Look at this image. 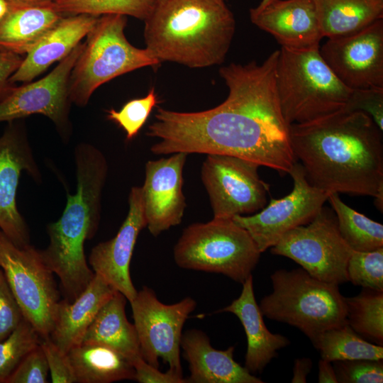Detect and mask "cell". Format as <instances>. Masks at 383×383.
<instances>
[{"label": "cell", "mask_w": 383, "mask_h": 383, "mask_svg": "<svg viewBox=\"0 0 383 383\" xmlns=\"http://www.w3.org/2000/svg\"><path fill=\"white\" fill-rule=\"evenodd\" d=\"M278 55L275 50L262 64L222 67L219 74L228 95L213 109L179 112L157 108L147 132L158 139L151 152L228 155L289 174L296 160L276 89Z\"/></svg>", "instance_id": "6da1fadb"}, {"label": "cell", "mask_w": 383, "mask_h": 383, "mask_svg": "<svg viewBox=\"0 0 383 383\" xmlns=\"http://www.w3.org/2000/svg\"><path fill=\"white\" fill-rule=\"evenodd\" d=\"M296 160L313 187L374 197L383 190L382 131L362 111L340 110L290 125Z\"/></svg>", "instance_id": "7a4b0ae2"}, {"label": "cell", "mask_w": 383, "mask_h": 383, "mask_svg": "<svg viewBox=\"0 0 383 383\" xmlns=\"http://www.w3.org/2000/svg\"><path fill=\"white\" fill-rule=\"evenodd\" d=\"M144 21L146 48L160 62L192 68L223 63L235 28L224 0H161Z\"/></svg>", "instance_id": "3957f363"}, {"label": "cell", "mask_w": 383, "mask_h": 383, "mask_svg": "<svg viewBox=\"0 0 383 383\" xmlns=\"http://www.w3.org/2000/svg\"><path fill=\"white\" fill-rule=\"evenodd\" d=\"M77 188L67 194L60 218L47 226L50 241L44 249L50 261L66 270H79L87 264L84 243L96 234L101 219V196L107 174L104 155L89 143L74 150Z\"/></svg>", "instance_id": "277c9868"}, {"label": "cell", "mask_w": 383, "mask_h": 383, "mask_svg": "<svg viewBox=\"0 0 383 383\" xmlns=\"http://www.w3.org/2000/svg\"><path fill=\"white\" fill-rule=\"evenodd\" d=\"M275 83L282 113L289 125L344 109L353 91L332 72L319 48L294 50L281 47Z\"/></svg>", "instance_id": "5b68a950"}, {"label": "cell", "mask_w": 383, "mask_h": 383, "mask_svg": "<svg viewBox=\"0 0 383 383\" xmlns=\"http://www.w3.org/2000/svg\"><path fill=\"white\" fill-rule=\"evenodd\" d=\"M270 279L272 292L259 305L269 319L297 328L311 342L347 323L345 297L338 285L318 279L301 267L276 270Z\"/></svg>", "instance_id": "8992f818"}, {"label": "cell", "mask_w": 383, "mask_h": 383, "mask_svg": "<svg viewBox=\"0 0 383 383\" xmlns=\"http://www.w3.org/2000/svg\"><path fill=\"white\" fill-rule=\"evenodd\" d=\"M126 23L123 15L99 17L87 35L70 74L68 91L71 102L84 106L103 84L135 70L160 64L148 48H135L128 41L124 34Z\"/></svg>", "instance_id": "52a82bcc"}, {"label": "cell", "mask_w": 383, "mask_h": 383, "mask_svg": "<svg viewBox=\"0 0 383 383\" xmlns=\"http://www.w3.org/2000/svg\"><path fill=\"white\" fill-rule=\"evenodd\" d=\"M261 252L249 233L232 218H216L185 228L173 250L181 268L222 274L243 284Z\"/></svg>", "instance_id": "ba28073f"}, {"label": "cell", "mask_w": 383, "mask_h": 383, "mask_svg": "<svg viewBox=\"0 0 383 383\" xmlns=\"http://www.w3.org/2000/svg\"><path fill=\"white\" fill-rule=\"evenodd\" d=\"M0 268L23 318L42 338L49 337L60 293L40 250L30 244L17 246L0 230Z\"/></svg>", "instance_id": "9c48e42d"}, {"label": "cell", "mask_w": 383, "mask_h": 383, "mask_svg": "<svg viewBox=\"0 0 383 383\" xmlns=\"http://www.w3.org/2000/svg\"><path fill=\"white\" fill-rule=\"evenodd\" d=\"M271 253L287 257L321 281L348 282L347 266L353 250L340 235L334 211L323 207L309 223L286 233Z\"/></svg>", "instance_id": "30bf717a"}, {"label": "cell", "mask_w": 383, "mask_h": 383, "mask_svg": "<svg viewBox=\"0 0 383 383\" xmlns=\"http://www.w3.org/2000/svg\"><path fill=\"white\" fill-rule=\"evenodd\" d=\"M143 358L159 367V359L169 370L182 374L180 348L182 328L196 302L186 297L172 304L161 302L151 288L143 286L130 302Z\"/></svg>", "instance_id": "8fae6325"}, {"label": "cell", "mask_w": 383, "mask_h": 383, "mask_svg": "<svg viewBox=\"0 0 383 383\" xmlns=\"http://www.w3.org/2000/svg\"><path fill=\"white\" fill-rule=\"evenodd\" d=\"M260 165L238 157L207 154L201 170L213 218L252 214L267 204L270 185L258 174Z\"/></svg>", "instance_id": "7c38bea8"}, {"label": "cell", "mask_w": 383, "mask_h": 383, "mask_svg": "<svg viewBox=\"0 0 383 383\" xmlns=\"http://www.w3.org/2000/svg\"><path fill=\"white\" fill-rule=\"evenodd\" d=\"M289 174L294 182L289 194L271 199L267 206L255 214L232 218L249 233L261 253L273 247L288 231L311 222L328 199V193L309 183L301 164L296 162Z\"/></svg>", "instance_id": "4fadbf2b"}, {"label": "cell", "mask_w": 383, "mask_h": 383, "mask_svg": "<svg viewBox=\"0 0 383 383\" xmlns=\"http://www.w3.org/2000/svg\"><path fill=\"white\" fill-rule=\"evenodd\" d=\"M83 48L79 43L43 78L13 87L0 99V122L22 119L39 113L49 118L62 137L70 135L69 81L72 70Z\"/></svg>", "instance_id": "5bb4252c"}, {"label": "cell", "mask_w": 383, "mask_h": 383, "mask_svg": "<svg viewBox=\"0 0 383 383\" xmlns=\"http://www.w3.org/2000/svg\"><path fill=\"white\" fill-rule=\"evenodd\" d=\"M319 51L349 89L383 87V19L355 33L328 38Z\"/></svg>", "instance_id": "9a60e30c"}, {"label": "cell", "mask_w": 383, "mask_h": 383, "mask_svg": "<svg viewBox=\"0 0 383 383\" xmlns=\"http://www.w3.org/2000/svg\"><path fill=\"white\" fill-rule=\"evenodd\" d=\"M19 120L8 122L0 136V230L17 246L30 244L28 226L16 206V192L22 171L36 182L42 180Z\"/></svg>", "instance_id": "2e32d148"}, {"label": "cell", "mask_w": 383, "mask_h": 383, "mask_svg": "<svg viewBox=\"0 0 383 383\" xmlns=\"http://www.w3.org/2000/svg\"><path fill=\"white\" fill-rule=\"evenodd\" d=\"M187 155L175 152L145 163L141 187L143 211L146 227L154 237L182 223L187 207L182 186Z\"/></svg>", "instance_id": "e0dca14e"}, {"label": "cell", "mask_w": 383, "mask_h": 383, "mask_svg": "<svg viewBox=\"0 0 383 383\" xmlns=\"http://www.w3.org/2000/svg\"><path fill=\"white\" fill-rule=\"evenodd\" d=\"M145 227L142 189L134 186L128 196L127 216L117 234L95 245L89 257L94 272L123 294L129 302L138 292L130 274L131 260L138 236Z\"/></svg>", "instance_id": "ac0fdd59"}, {"label": "cell", "mask_w": 383, "mask_h": 383, "mask_svg": "<svg viewBox=\"0 0 383 383\" xmlns=\"http://www.w3.org/2000/svg\"><path fill=\"white\" fill-rule=\"evenodd\" d=\"M249 13L251 22L272 35L282 48H320L323 35L313 0H262Z\"/></svg>", "instance_id": "d6986e66"}, {"label": "cell", "mask_w": 383, "mask_h": 383, "mask_svg": "<svg viewBox=\"0 0 383 383\" xmlns=\"http://www.w3.org/2000/svg\"><path fill=\"white\" fill-rule=\"evenodd\" d=\"M181 348L189 363L187 383H262L233 358L234 346L215 349L208 335L198 329L182 333Z\"/></svg>", "instance_id": "ffe728a7"}, {"label": "cell", "mask_w": 383, "mask_h": 383, "mask_svg": "<svg viewBox=\"0 0 383 383\" xmlns=\"http://www.w3.org/2000/svg\"><path fill=\"white\" fill-rule=\"evenodd\" d=\"M5 16L0 19V52L27 54L64 16L52 0H8Z\"/></svg>", "instance_id": "44dd1931"}, {"label": "cell", "mask_w": 383, "mask_h": 383, "mask_svg": "<svg viewBox=\"0 0 383 383\" xmlns=\"http://www.w3.org/2000/svg\"><path fill=\"white\" fill-rule=\"evenodd\" d=\"M99 16L77 14L63 16L30 50L9 81L30 82L52 64L65 58L89 33Z\"/></svg>", "instance_id": "7402d4cb"}, {"label": "cell", "mask_w": 383, "mask_h": 383, "mask_svg": "<svg viewBox=\"0 0 383 383\" xmlns=\"http://www.w3.org/2000/svg\"><path fill=\"white\" fill-rule=\"evenodd\" d=\"M242 284L239 297L218 312L233 313L240 320L248 343L244 367L250 373L262 372L277 357V351L289 345L290 341L284 335L271 333L265 326L255 297L252 274Z\"/></svg>", "instance_id": "603a6c76"}, {"label": "cell", "mask_w": 383, "mask_h": 383, "mask_svg": "<svg viewBox=\"0 0 383 383\" xmlns=\"http://www.w3.org/2000/svg\"><path fill=\"white\" fill-rule=\"evenodd\" d=\"M116 292L99 275H94L85 290L74 300L58 303L50 338L67 354L82 343L85 333L101 307Z\"/></svg>", "instance_id": "cb8c5ba5"}, {"label": "cell", "mask_w": 383, "mask_h": 383, "mask_svg": "<svg viewBox=\"0 0 383 383\" xmlns=\"http://www.w3.org/2000/svg\"><path fill=\"white\" fill-rule=\"evenodd\" d=\"M126 297L116 291L99 310L85 333L82 343L109 347L123 355L133 364L142 355L135 327L126 316Z\"/></svg>", "instance_id": "d4e9b609"}, {"label": "cell", "mask_w": 383, "mask_h": 383, "mask_svg": "<svg viewBox=\"0 0 383 383\" xmlns=\"http://www.w3.org/2000/svg\"><path fill=\"white\" fill-rule=\"evenodd\" d=\"M77 383L134 380L132 362L117 351L99 344L81 343L67 353Z\"/></svg>", "instance_id": "484cf974"}, {"label": "cell", "mask_w": 383, "mask_h": 383, "mask_svg": "<svg viewBox=\"0 0 383 383\" xmlns=\"http://www.w3.org/2000/svg\"><path fill=\"white\" fill-rule=\"evenodd\" d=\"M323 38L355 33L383 19V0H313Z\"/></svg>", "instance_id": "4316f807"}, {"label": "cell", "mask_w": 383, "mask_h": 383, "mask_svg": "<svg viewBox=\"0 0 383 383\" xmlns=\"http://www.w3.org/2000/svg\"><path fill=\"white\" fill-rule=\"evenodd\" d=\"M321 359L331 362L355 359H383V347L365 340L349 325H343L321 333L313 342Z\"/></svg>", "instance_id": "83f0119b"}, {"label": "cell", "mask_w": 383, "mask_h": 383, "mask_svg": "<svg viewBox=\"0 0 383 383\" xmlns=\"http://www.w3.org/2000/svg\"><path fill=\"white\" fill-rule=\"evenodd\" d=\"M334 211L341 236L353 250L367 252L383 248V225L345 204L338 193L327 199Z\"/></svg>", "instance_id": "f1b7e54d"}, {"label": "cell", "mask_w": 383, "mask_h": 383, "mask_svg": "<svg viewBox=\"0 0 383 383\" xmlns=\"http://www.w3.org/2000/svg\"><path fill=\"white\" fill-rule=\"evenodd\" d=\"M346 321L361 337L383 345V291L362 288L353 297H345Z\"/></svg>", "instance_id": "f546056e"}, {"label": "cell", "mask_w": 383, "mask_h": 383, "mask_svg": "<svg viewBox=\"0 0 383 383\" xmlns=\"http://www.w3.org/2000/svg\"><path fill=\"white\" fill-rule=\"evenodd\" d=\"M52 4L64 16L120 14L145 21L154 11L157 0H52Z\"/></svg>", "instance_id": "4dcf8cb0"}, {"label": "cell", "mask_w": 383, "mask_h": 383, "mask_svg": "<svg viewBox=\"0 0 383 383\" xmlns=\"http://www.w3.org/2000/svg\"><path fill=\"white\" fill-rule=\"evenodd\" d=\"M41 337L24 318L4 340L0 341V383H6L24 357L40 345Z\"/></svg>", "instance_id": "1f68e13d"}, {"label": "cell", "mask_w": 383, "mask_h": 383, "mask_svg": "<svg viewBox=\"0 0 383 383\" xmlns=\"http://www.w3.org/2000/svg\"><path fill=\"white\" fill-rule=\"evenodd\" d=\"M348 281L355 286L383 291V248L353 250L347 266Z\"/></svg>", "instance_id": "d6a6232c"}, {"label": "cell", "mask_w": 383, "mask_h": 383, "mask_svg": "<svg viewBox=\"0 0 383 383\" xmlns=\"http://www.w3.org/2000/svg\"><path fill=\"white\" fill-rule=\"evenodd\" d=\"M157 104L155 89L152 88L146 96L128 101L119 111L113 109L107 111V118L122 128L126 139L131 140L136 136Z\"/></svg>", "instance_id": "836d02e7"}, {"label": "cell", "mask_w": 383, "mask_h": 383, "mask_svg": "<svg viewBox=\"0 0 383 383\" xmlns=\"http://www.w3.org/2000/svg\"><path fill=\"white\" fill-rule=\"evenodd\" d=\"M339 383L383 382V359H355L332 362Z\"/></svg>", "instance_id": "e575fe53"}, {"label": "cell", "mask_w": 383, "mask_h": 383, "mask_svg": "<svg viewBox=\"0 0 383 383\" xmlns=\"http://www.w3.org/2000/svg\"><path fill=\"white\" fill-rule=\"evenodd\" d=\"M49 373L48 365L40 344L24 357L6 383H46Z\"/></svg>", "instance_id": "d590c367"}, {"label": "cell", "mask_w": 383, "mask_h": 383, "mask_svg": "<svg viewBox=\"0 0 383 383\" xmlns=\"http://www.w3.org/2000/svg\"><path fill=\"white\" fill-rule=\"evenodd\" d=\"M344 110L365 113L383 131V87L353 89Z\"/></svg>", "instance_id": "8d00e7d4"}, {"label": "cell", "mask_w": 383, "mask_h": 383, "mask_svg": "<svg viewBox=\"0 0 383 383\" xmlns=\"http://www.w3.org/2000/svg\"><path fill=\"white\" fill-rule=\"evenodd\" d=\"M23 318L21 308L0 268V341L13 332Z\"/></svg>", "instance_id": "74e56055"}, {"label": "cell", "mask_w": 383, "mask_h": 383, "mask_svg": "<svg viewBox=\"0 0 383 383\" xmlns=\"http://www.w3.org/2000/svg\"><path fill=\"white\" fill-rule=\"evenodd\" d=\"M40 347L48 365L52 382H77L67 354L64 353L50 336L41 338Z\"/></svg>", "instance_id": "f35d334b"}, {"label": "cell", "mask_w": 383, "mask_h": 383, "mask_svg": "<svg viewBox=\"0 0 383 383\" xmlns=\"http://www.w3.org/2000/svg\"><path fill=\"white\" fill-rule=\"evenodd\" d=\"M135 369V381L139 383H187L183 375L168 370L162 372L147 362L142 357L133 362Z\"/></svg>", "instance_id": "ab89813d"}, {"label": "cell", "mask_w": 383, "mask_h": 383, "mask_svg": "<svg viewBox=\"0 0 383 383\" xmlns=\"http://www.w3.org/2000/svg\"><path fill=\"white\" fill-rule=\"evenodd\" d=\"M23 59L22 55L0 52V99L15 87L9 78L21 66Z\"/></svg>", "instance_id": "60d3db41"}, {"label": "cell", "mask_w": 383, "mask_h": 383, "mask_svg": "<svg viewBox=\"0 0 383 383\" xmlns=\"http://www.w3.org/2000/svg\"><path fill=\"white\" fill-rule=\"evenodd\" d=\"M313 362L310 358L301 357L294 360L293 368L292 383H305L309 374Z\"/></svg>", "instance_id": "b9f144b4"}, {"label": "cell", "mask_w": 383, "mask_h": 383, "mask_svg": "<svg viewBox=\"0 0 383 383\" xmlns=\"http://www.w3.org/2000/svg\"><path fill=\"white\" fill-rule=\"evenodd\" d=\"M318 382L319 383H338L332 362L323 359L319 360Z\"/></svg>", "instance_id": "7bdbcfd3"}, {"label": "cell", "mask_w": 383, "mask_h": 383, "mask_svg": "<svg viewBox=\"0 0 383 383\" xmlns=\"http://www.w3.org/2000/svg\"><path fill=\"white\" fill-rule=\"evenodd\" d=\"M8 6V0H0V19L2 18L6 13Z\"/></svg>", "instance_id": "ee69618b"}, {"label": "cell", "mask_w": 383, "mask_h": 383, "mask_svg": "<svg viewBox=\"0 0 383 383\" xmlns=\"http://www.w3.org/2000/svg\"><path fill=\"white\" fill-rule=\"evenodd\" d=\"M19 1L38 2V1H51V0H19Z\"/></svg>", "instance_id": "f6af8a7d"}, {"label": "cell", "mask_w": 383, "mask_h": 383, "mask_svg": "<svg viewBox=\"0 0 383 383\" xmlns=\"http://www.w3.org/2000/svg\"><path fill=\"white\" fill-rule=\"evenodd\" d=\"M161 1V0H157V1Z\"/></svg>", "instance_id": "bcb514c9"}]
</instances>
